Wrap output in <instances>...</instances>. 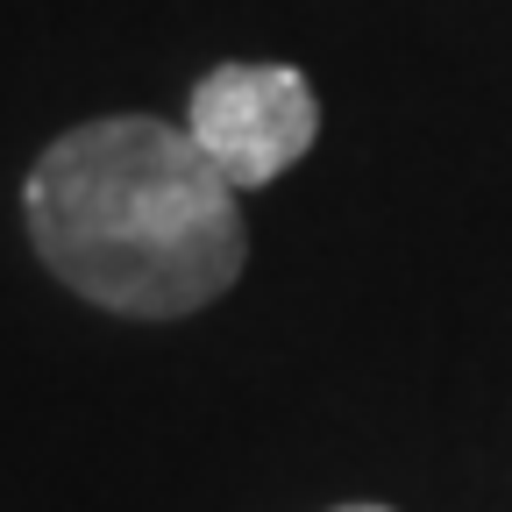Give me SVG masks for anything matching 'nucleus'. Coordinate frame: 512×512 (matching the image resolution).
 <instances>
[{"instance_id": "nucleus-3", "label": "nucleus", "mask_w": 512, "mask_h": 512, "mask_svg": "<svg viewBox=\"0 0 512 512\" xmlns=\"http://www.w3.org/2000/svg\"><path fill=\"white\" fill-rule=\"evenodd\" d=\"M335 512H392V505H335Z\"/></svg>"}, {"instance_id": "nucleus-1", "label": "nucleus", "mask_w": 512, "mask_h": 512, "mask_svg": "<svg viewBox=\"0 0 512 512\" xmlns=\"http://www.w3.org/2000/svg\"><path fill=\"white\" fill-rule=\"evenodd\" d=\"M22 221L43 271L121 320H185L249 264L242 192L164 114H93L50 136L22 178Z\"/></svg>"}, {"instance_id": "nucleus-2", "label": "nucleus", "mask_w": 512, "mask_h": 512, "mask_svg": "<svg viewBox=\"0 0 512 512\" xmlns=\"http://www.w3.org/2000/svg\"><path fill=\"white\" fill-rule=\"evenodd\" d=\"M185 128L235 192H256V185L285 178L320 143V93H313V79L299 64L228 57L192 86Z\"/></svg>"}]
</instances>
